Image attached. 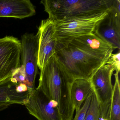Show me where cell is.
Instances as JSON below:
<instances>
[{"label":"cell","instance_id":"1","mask_svg":"<svg viewBox=\"0 0 120 120\" xmlns=\"http://www.w3.org/2000/svg\"><path fill=\"white\" fill-rule=\"evenodd\" d=\"M114 49L93 33L77 38L66 46L56 45L55 55L74 80H90Z\"/></svg>","mask_w":120,"mask_h":120},{"label":"cell","instance_id":"2","mask_svg":"<svg viewBox=\"0 0 120 120\" xmlns=\"http://www.w3.org/2000/svg\"><path fill=\"white\" fill-rule=\"evenodd\" d=\"M73 80L55 54L40 71L36 88L53 102L64 120H72L75 110L71 98Z\"/></svg>","mask_w":120,"mask_h":120},{"label":"cell","instance_id":"3","mask_svg":"<svg viewBox=\"0 0 120 120\" xmlns=\"http://www.w3.org/2000/svg\"><path fill=\"white\" fill-rule=\"evenodd\" d=\"M113 0H43L48 18L55 21L85 17L108 11Z\"/></svg>","mask_w":120,"mask_h":120},{"label":"cell","instance_id":"4","mask_svg":"<svg viewBox=\"0 0 120 120\" xmlns=\"http://www.w3.org/2000/svg\"><path fill=\"white\" fill-rule=\"evenodd\" d=\"M108 11L90 16L54 21L57 45L66 46L77 38L94 33L96 26Z\"/></svg>","mask_w":120,"mask_h":120},{"label":"cell","instance_id":"5","mask_svg":"<svg viewBox=\"0 0 120 120\" xmlns=\"http://www.w3.org/2000/svg\"><path fill=\"white\" fill-rule=\"evenodd\" d=\"M114 69L105 64L101 66L90 79L99 104V120H109L113 93L112 76Z\"/></svg>","mask_w":120,"mask_h":120},{"label":"cell","instance_id":"6","mask_svg":"<svg viewBox=\"0 0 120 120\" xmlns=\"http://www.w3.org/2000/svg\"><path fill=\"white\" fill-rule=\"evenodd\" d=\"M21 42V65L25 69L26 85L29 90H34L35 88V82L38 72V34H25L22 36Z\"/></svg>","mask_w":120,"mask_h":120},{"label":"cell","instance_id":"7","mask_svg":"<svg viewBox=\"0 0 120 120\" xmlns=\"http://www.w3.org/2000/svg\"><path fill=\"white\" fill-rule=\"evenodd\" d=\"M94 33L114 49L120 48V1L113 0L107 14L96 26Z\"/></svg>","mask_w":120,"mask_h":120},{"label":"cell","instance_id":"8","mask_svg":"<svg viewBox=\"0 0 120 120\" xmlns=\"http://www.w3.org/2000/svg\"><path fill=\"white\" fill-rule=\"evenodd\" d=\"M21 41L13 36L0 38V81L11 76L21 65Z\"/></svg>","mask_w":120,"mask_h":120},{"label":"cell","instance_id":"9","mask_svg":"<svg viewBox=\"0 0 120 120\" xmlns=\"http://www.w3.org/2000/svg\"><path fill=\"white\" fill-rule=\"evenodd\" d=\"M55 21L48 18L41 21L37 34L38 38V66L41 71L55 54L57 41Z\"/></svg>","mask_w":120,"mask_h":120},{"label":"cell","instance_id":"10","mask_svg":"<svg viewBox=\"0 0 120 120\" xmlns=\"http://www.w3.org/2000/svg\"><path fill=\"white\" fill-rule=\"evenodd\" d=\"M24 106L38 120H64L53 102L36 88L31 90Z\"/></svg>","mask_w":120,"mask_h":120},{"label":"cell","instance_id":"11","mask_svg":"<svg viewBox=\"0 0 120 120\" xmlns=\"http://www.w3.org/2000/svg\"><path fill=\"white\" fill-rule=\"evenodd\" d=\"M36 12L30 0H0V17L22 19L34 16Z\"/></svg>","mask_w":120,"mask_h":120},{"label":"cell","instance_id":"12","mask_svg":"<svg viewBox=\"0 0 120 120\" xmlns=\"http://www.w3.org/2000/svg\"><path fill=\"white\" fill-rule=\"evenodd\" d=\"M11 77V76L0 82V104L24 105L32 90L25 92H18L16 87L19 83L12 81Z\"/></svg>","mask_w":120,"mask_h":120},{"label":"cell","instance_id":"13","mask_svg":"<svg viewBox=\"0 0 120 120\" xmlns=\"http://www.w3.org/2000/svg\"><path fill=\"white\" fill-rule=\"evenodd\" d=\"M94 90L90 80L76 79L71 83V98L74 109L78 111L89 95Z\"/></svg>","mask_w":120,"mask_h":120},{"label":"cell","instance_id":"14","mask_svg":"<svg viewBox=\"0 0 120 120\" xmlns=\"http://www.w3.org/2000/svg\"><path fill=\"white\" fill-rule=\"evenodd\" d=\"M119 72L114 74L115 83L113 86V93L111 102L109 120H120V86Z\"/></svg>","mask_w":120,"mask_h":120},{"label":"cell","instance_id":"15","mask_svg":"<svg viewBox=\"0 0 120 120\" xmlns=\"http://www.w3.org/2000/svg\"><path fill=\"white\" fill-rule=\"evenodd\" d=\"M100 109L99 104L94 92L92 95L90 106L86 113L85 120H99Z\"/></svg>","mask_w":120,"mask_h":120},{"label":"cell","instance_id":"16","mask_svg":"<svg viewBox=\"0 0 120 120\" xmlns=\"http://www.w3.org/2000/svg\"><path fill=\"white\" fill-rule=\"evenodd\" d=\"M93 93L89 95L80 109L76 111L75 116L73 120H85L86 113L91 101Z\"/></svg>","mask_w":120,"mask_h":120},{"label":"cell","instance_id":"17","mask_svg":"<svg viewBox=\"0 0 120 120\" xmlns=\"http://www.w3.org/2000/svg\"><path fill=\"white\" fill-rule=\"evenodd\" d=\"M12 78L14 79L18 83H24L26 85V75L25 69L23 65L15 70L11 75Z\"/></svg>","mask_w":120,"mask_h":120},{"label":"cell","instance_id":"18","mask_svg":"<svg viewBox=\"0 0 120 120\" xmlns=\"http://www.w3.org/2000/svg\"><path fill=\"white\" fill-rule=\"evenodd\" d=\"M120 52L119 51L116 54H112L106 64L111 65L116 71H120Z\"/></svg>","mask_w":120,"mask_h":120},{"label":"cell","instance_id":"19","mask_svg":"<svg viewBox=\"0 0 120 120\" xmlns=\"http://www.w3.org/2000/svg\"><path fill=\"white\" fill-rule=\"evenodd\" d=\"M16 90L18 92L23 93L27 92L29 89L27 86L24 83H19L16 87Z\"/></svg>","mask_w":120,"mask_h":120},{"label":"cell","instance_id":"20","mask_svg":"<svg viewBox=\"0 0 120 120\" xmlns=\"http://www.w3.org/2000/svg\"><path fill=\"white\" fill-rule=\"evenodd\" d=\"M10 106L8 104H0V111L6 109Z\"/></svg>","mask_w":120,"mask_h":120},{"label":"cell","instance_id":"21","mask_svg":"<svg viewBox=\"0 0 120 120\" xmlns=\"http://www.w3.org/2000/svg\"><path fill=\"white\" fill-rule=\"evenodd\" d=\"M1 82V81H0V82Z\"/></svg>","mask_w":120,"mask_h":120}]
</instances>
